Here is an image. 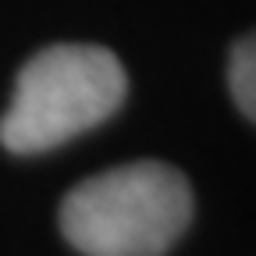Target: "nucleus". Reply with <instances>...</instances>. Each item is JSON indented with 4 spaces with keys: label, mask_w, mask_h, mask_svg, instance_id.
Listing matches in <instances>:
<instances>
[{
    "label": "nucleus",
    "mask_w": 256,
    "mask_h": 256,
    "mask_svg": "<svg viewBox=\"0 0 256 256\" xmlns=\"http://www.w3.org/2000/svg\"><path fill=\"white\" fill-rule=\"evenodd\" d=\"M188 220L192 188L160 160L92 174L60 203V232L86 256H164Z\"/></svg>",
    "instance_id": "f257e3e1"
},
{
    "label": "nucleus",
    "mask_w": 256,
    "mask_h": 256,
    "mask_svg": "<svg viewBox=\"0 0 256 256\" xmlns=\"http://www.w3.org/2000/svg\"><path fill=\"white\" fill-rule=\"evenodd\" d=\"M124 92V68L107 46H46L18 72L11 107L0 118V142L22 156L46 153L107 121Z\"/></svg>",
    "instance_id": "f03ea898"
},
{
    "label": "nucleus",
    "mask_w": 256,
    "mask_h": 256,
    "mask_svg": "<svg viewBox=\"0 0 256 256\" xmlns=\"http://www.w3.org/2000/svg\"><path fill=\"white\" fill-rule=\"evenodd\" d=\"M228 89L235 107L256 124V32L242 36L228 60Z\"/></svg>",
    "instance_id": "7ed1b4c3"
}]
</instances>
